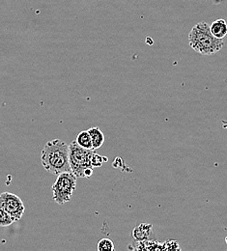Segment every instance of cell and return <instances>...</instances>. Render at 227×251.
<instances>
[{
  "mask_svg": "<svg viewBox=\"0 0 227 251\" xmlns=\"http://www.w3.org/2000/svg\"><path fill=\"white\" fill-rule=\"evenodd\" d=\"M76 143L81 146L82 148H85V149H90L92 150L93 149V146H92V141H91V137H90V134L88 132V130H83L81 132H79L76 136ZM94 150V149H93Z\"/></svg>",
  "mask_w": 227,
  "mask_h": 251,
  "instance_id": "9c48e42d",
  "label": "cell"
},
{
  "mask_svg": "<svg viewBox=\"0 0 227 251\" xmlns=\"http://www.w3.org/2000/svg\"><path fill=\"white\" fill-rule=\"evenodd\" d=\"M0 198L6 213L14 222H17L22 219L25 214V207L23 200L16 194L11 192H3L0 194Z\"/></svg>",
  "mask_w": 227,
  "mask_h": 251,
  "instance_id": "5b68a950",
  "label": "cell"
},
{
  "mask_svg": "<svg viewBox=\"0 0 227 251\" xmlns=\"http://www.w3.org/2000/svg\"><path fill=\"white\" fill-rule=\"evenodd\" d=\"M191 48L202 55H212L219 52L225 46L224 39L216 38L210 30V25L198 23L188 36Z\"/></svg>",
  "mask_w": 227,
  "mask_h": 251,
  "instance_id": "7a4b0ae2",
  "label": "cell"
},
{
  "mask_svg": "<svg viewBox=\"0 0 227 251\" xmlns=\"http://www.w3.org/2000/svg\"><path fill=\"white\" fill-rule=\"evenodd\" d=\"M226 243H227V238H226Z\"/></svg>",
  "mask_w": 227,
  "mask_h": 251,
  "instance_id": "4fadbf2b",
  "label": "cell"
},
{
  "mask_svg": "<svg viewBox=\"0 0 227 251\" xmlns=\"http://www.w3.org/2000/svg\"><path fill=\"white\" fill-rule=\"evenodd\" d=\"M14 221L10 218V216L6 213L1 198H0V227H7L10 226Z\"/></svg>",
  "mask_w": 227,
  "mask_h": 251,
  "instance_id": "30bf717a",
  "label": "cell"
},
{
  "mask_svg": "<svg viewBox=\"0 0 227 251\" xmlns=\"http://www.w3.org/2000/svg\"><path fill=\"white\" fill-rule=\"evenodd\" d=\"M211 33L218 39H224L227 35V23L224 19L215 21L210 25Z\"/></svg>",
  "mask_w": 227,
  "mask_h": 251,
  "instance_id": "52a82bcc",
  "label": "cell"
},
{
  "mask_svg": "<svg viewBox=\"0 0 227 251\" xmlns=\"http://www.w3.org/2000/svg\"><path fill=\"white\" fill-rule=\"evenodd\" d=\"M88 132L91 137L93 149L97 150L99 148H101L104 143V135L102 131L98 126H92L88 129Z\"/></svg>",
  "mask_w": 227,
  "mask_h": 251,
  "instance_id": "ba28073f",
  "label": "cell"
},
{
  "mask_svg": "<svg viewBox=\"0 0 227 251\" xmlns=\"http://www.w3.org/2000/svg\"><path fill=\"white\" fill-rule=\"evenodd\" d=\"M95 150L85 149L79 146L76 141H73L69 145V161L72 172L76 178H84V171L87 168H93L91 158Z\"/></svg>",
  "mask_w": 227,
  "mask_h": 251,
  "instance_id": "3957f363",
  "label": "cell"
},
{
  "mask_svg": "<svg viewBox=\"0 0 227 251\" xmlns=\"http://www.w3.org/2000/svg\"><path fill=\"white\" fill-rule=\"evenodd\" d=\"M153 226L152 224L148 223H141L140 225L136 226L132 230V237L135 241L141 242V241H148L149 237L152 233Z\"/></svg>",
  "mask_w": 227,
  "mask_h": 251,
  "instance_id": "8992f818",
  "label": "cell"
},
{
  "mask_svg": "<svg viewBox=\"0 0 227 251\" xmlns=\"http://www.w3.org/2000/svg\"><path fill=\"white\" fill-rule=\"evenodd\" d=\"M98 251H114V244L109 239H101L98 243Z\"/></svg>",
  "mask_w": 227,
  "mask_h": 251,
  "instance_id": "8fae6325",
  "label": "cell"
},
{
  "mask_svg": "<svg viewBox=\"0 0 227 251\" xmlns=\"http://www.w3.org/2000/svg\"><path fill=\"white\" fill-rule=\"evenodd\" d=\"M108 159L106 157H101L100 155H98L97 153L95 152L92 156L91 158V163H92V166L93 168L94 167H101L104 162H106Z\"/></svg>",
  "mask_w": 227,
  "mask_h": 251,
  "instance_id": "7c38bea8",
  "label": "cell"
},
{
  "mask_svg": "<svg viewBox=\"0 0 227 251\" xmlns=\"http://www.w3.org/2000/svg\"><path fill=\"white\" fill-rule=\"evenodd\" d=\"M41 162L45 170L53 175L72 172L69 161V145L60 139L47 142L41 152Z\"/></svg>",
  "mask_w": 227,
  "mask_h": 251,
  "instance_id": "6da1fadb",
  "label": "cell"
},
{
  "mask_svg": "<svg viewBox=\"0 0 227 251\" xmlns=\"http://www.w3.org/2000/svg\"><path fill=\"white\" fill-rule=\"evenodd\" d=\"M77 178L73 172H63L57 175V179L51 187L52 198L58 205L70 202L76 188Z\"/></svg>",
  "mask_w": 227,
  "mask_h": 251,
  "instance_id": "277c9868",
  "label": "cell"
}]
</instances>
